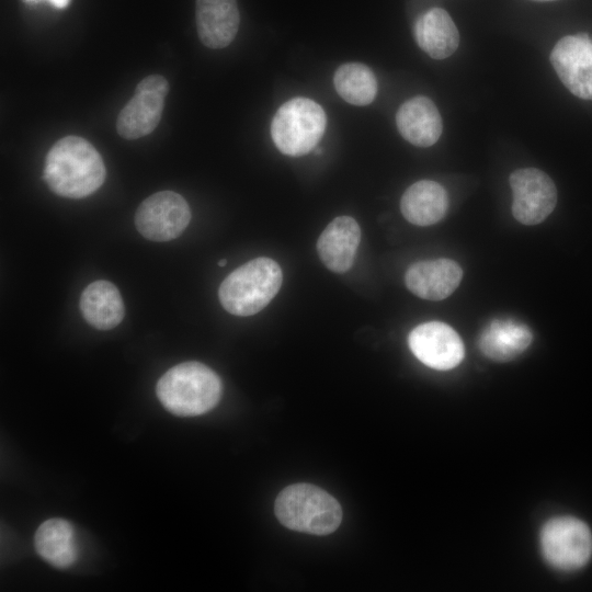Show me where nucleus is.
I'll return each instance as SVG.
<instances>
[{
	"instance_id": "nucleus-1",
	"label": "nucleus",
	"mask_w": 592,
	"mask_h": 592,
	"mask_svg": "<svg viewBox=\"0 0 592 592\" xmlns=\"http://www.w3.org/2000/svg\"><path fill=\"white\" fill-rule=\"evenodd\" d=\"M106 170L101 155L84 138L66 136L49 149L43 178L57 195L82 198L104 182Z\"/></svg>"
},
{
	"instance_id": "nucleus-2",
	"label": "nucleus",
	"mask_w": 592,
	"mask_h": 592,
	"mask_svg": "<svg viewBox=\"0 0 592 592\" xmlns=\"http://www.w3.org/2000/svg\"><path fill=\"white\" fill-rule=\"evenodd\" d=\"M221 380L200 362H184L168 369L158 380L156 394L162 406L180 417L208 412L219 401Z\"/></svg>"
},
{
	"instance_id": "nucleus-3",
	"label": "nucleus",
	"mask_w": 592,
	"mask_h": 592,
	"mask_svg": "<svg viewBox=\"0 0 592 592\" xmlns=\"http://www.w3.org/2000/svg\"><path fill=\"white\" fill-rule=\"evenodd\" d=\"M283 272L277 262L260 257L237 267L221 282L218 298L229 314L252 316L278 293Z\"/></svg>"
},
{
	"instance_id": "nucleus-4",
	"label": "nucleus",
	"mask_w": 592,
	"mask_h": 592,
	"mask_svg": "<svg viewBox=\"0 0 592 592\" xmlns=\"http://www.w3.org/2000/svg\"><path fill=\"white\" fill-rule=\"evenodd\" d=\"M275 515L287 528L314 535L334 532L342 520L339 502L323 489L310 483H294L275 500Z\"/></svg>"
},
{
	"instance_id": "nucleus-5",
	"label": "nucleus",
	"mask_w": 592,
	"mask_h": 592,
	"mask_svg": "<svg viewBox=\"0 0 592 592\" xmlns=\"http://www.w3.org/2000/svg\"><path fill=\"white\" fill-rule=\"evenodd\" d=\"M327 125L323 109L308 98H294L280 106L271 122V137L286 156L310 152L322 138Z\"/></svg>"
},
{
	"instance_id": "nucleus-6",
	"label": "nucleus",
	"mask_w": 592,
	"mask_h": 592,
	"mask_svg": "<svg viewBox=\"0 0 592 592\" xmlns=\"http://www.w3.org/2000/svg\"><path fill=\"white\" fill-rule=\"evenodd\" d=\"M540 547L546 561L556 569L571 571L583 567L592 554L589 526L573 516L549 520L540 532Z\"/></svg>"
},
{
	"instance_id": "nucleus-7",
	"label": "nucleus",
	"mask_w": 592,
	"mask_h": 592,
	"mask_svg": "<svg viewBox=\"0 0 592 592\" xmlns=\"http://www.w3.org/2000/svg\"><path fill=\"white\" fill-rule=\"evenodd\" d=\"M191 220V210L183 196L173 191H160L138 206L135 225L139 234L156 242L178 238Z\"/></svg>"
},
{
	"instance_id": "nucleus-8",
	"label": "nucleus",
	"mask_w": 592,
	"mask_h": 592,
	"mask_svg": "<svg viewBox=\"0 0 592 592\" xmlns=\"http://www.w3.org/2000/svg\"><path fill=\"white\" fill-rule=\"evenodd\" d=\"M169 83L160 75L144 78L133 98L118 114L116 129L125 139H137L150 134L161 119Z\"/></svg>"
},
{
	"instance_id": "nucleus-9",
	"label": "nucleus",
	"mask_w": 592,
	"mask_h": 592,
	"mask_svg": "<svg viewBox=\"0 0 592 592\" xmlns=\"http://www.w3.org/2000/svg\"><path fill=\"white\" fill-rule=\"evenodd\" d=\"M513 193L512 214L524 225H537L545 220L557 203L554 181L542 170L519 169L509 178Z\"/></svg>"
},
{
	"instance_id": "nucleus-10",
	"label": "nucleus",
	"mask_w": 592,
	"mask_h": 592,
	"mask_svg": "<svg viewBox=\"0 0 592 592\" xmlns=\"http://www.w3.org/2000/svg\"><path fill=\"white\" fill-rule=\"evenodd\" d=\"M408 344L421 363L439 371L456 367L465 354L458 333L441 321H429L417 326L408 335Z\"/></svg>"
},
{
	"instance_id": "nucleus-11",
	"label": "nucleus",
	"mask_w": 592,
	"mask_h": 592,
	"mask_svg": "<svg viewBox=\"0 0 592 592\" xmlns=\"http://www.w3.org/2000/svg\"><path fill=\"white\" fill-rule=\"evenodd\" d=\"M550 61L565 87L576 96L592 100V38L587 34L562 37Z\"/></svg>"
},
{
	"instance_id": "nucleus-12",
	"label": "nucleus",
	"mask_w": 592,
	"mask_h": 592,
	"mask_svg": "<svg viewBox=\"0 0 592 592\" xmlns=\"http://www.w3.org/2000/svg\"><path fill=\"white\" fill-rule=\"evenodd\" d=\"M462 277L463 270L457 262L436 259L411 264L405 274V283L415 296L436 301L453 294Z\"/></svg>"
},
{
	"instance_id": "nucleus-13",
	"label": "nucleus",
	"mask_w": 592,
	"mask_h": 592,
	"mask_svg": "<svg viewBox=\"0 0 592 592\" xmlns=\"http://www.w3.org/2000/svg\"><path fill=\"white\" fill-rule=\"evenodd\" d=\"M361 229L350 216L335 217L321 232L317 252L322 263L334 273L348 272L354 263Z\"/></svg>"
},
{
	"instance_id": "nucleus-14",
	"label": "nucleus",
	"mask_w": 592,
	"mask_h": 592,
	"mask_svg": "<svg viewBox=\"0 0 592 592\" xmlns=\"http://www.w3.org/2000/svg\"><path fill=\"white\" fill-rule=\"evenodd\" d=\"M195 16L198 37L209 48L228 46L239 29L237 0H196Z\"/></svg>"
},
{
	"instance_id": "nucleus-15",
	"label": "nucleus",
	"mask_w": 592,
	"mask_h": 592,
	"mask_svg": "<svg viewBox=\"0 0 592 592\" xmlns=\"http://www.w3.org/2000/svg\"><path fill=\"white\" fill-rule=\"evenodd\" d=\"M396 124L400 135L418 147L434 145L443 129L437 107L423 95L414 96L401 104L396 114Z\"/></svg>"
},
{
	"instance_id": "nucleus-16",
	"label": "nucleus",
	"mask_w": 592,
	"mask_h": 592,
	"mask_svg": "<svg viewBox=\"0 0 592 592\" xmlns=\"http://www.w3.org/2000/svg\"><path fill=\"white\" fill-rule=\"evenodd\" d=\"M530 328L511 318L490 321L480 332L478 346L481 353L496 362H509L522 354L531 344Z\"/></svg>"
},
{
	"instance_id": "nucleus-17",
	"label": "nucleus",
	"mask_w": 592,
	"mask_h": 592,
	"mask_svg": "<svg viewBox=\"0 0 592 592\" xmlns=\"http://www.w3.org/2000/svg\"><path fill=\"white\" fill-rule=\"evenodd\" d=\"M448 208L445 189L437 182L421 180L410 185L402 194L400 210L403 217L417 226L439 223Z\"/></svg>"
},
{
	"instance_id": "nucleus-18",
	"label": "nucleus",
	"mask_w": 592,
	"mask_h": 592,
	"mask_svg": "<svg viewBox=\"0 0 592 592\" xmlns=\"http://www.w3.org/2000/svg\"><path fill=\"white\" fill-rule=\"evenodd\" d=\"M419 47L434 59L451 56L458 47L459 33L451 15L441 8L421 14L413 29Z\"/></svg>"
},
{
	"instance_id": "nucleus-19",
	"label": "nucleus",
	"mask_w": 592,
	"mask_h": 592,
	"mask_svg": "<svg viewBox=\"0 0 592 592\" xmlns=\"http://www.w3.org/2000/svg\"><path fill=\"white\" fill-rule=\"evenodd\" d=\"M80 310L86 321L99 330L115 328L125 315L124 301L117 287L105 280L94 281L83 289Z\"/></svg>"
},
{
	"instance_id": "nucleus-20",
	"label": "nucleus",
	"mask_w": 592,
	"mask_h": 592,
	"mask_svg": "<svg viewBox=\"0 0 592 592\" xmlns=\"http://www.w3.org/2000/svg\"><path fill=\"white\" fill-rule=\"evenodd\" d=\"M37 554L52 566L66 569L77 559L78 547L72 525L62 519H49L35 532Z\"/></svg>"
},
{
	"instance_id": "nucleus-21",
	"label": "nucleus",
	"mask_w": 592,
	"mask_h": 592,
	"mask_svg": "<svg viewBox=\"0 0 592 592\" xmlns=\"http://www.w3.org/2000/svg\"><path fill=\"white\" fill-rule=\"evenodd\" d=\"M333 84L344 101L357 106L372 103L377 93L374 72L360 62L341 65L334 72Z\"/></svg>"
},
{
	"instance_id": "nucleus-22",
	"label": "nucleus",
	"mask_w": 592,
	"mask_h": 592,
	"mask_svg": "<svg viewBox=\"0 0 592 592\" xmlns=\"http://www.w3.org/2000/svg\"><path fill=\"white\" fill-rule=\"evenodd\" d=\"M26 2H31V1H35V0H24ZM54 7L58 8V9H64L66 8L70 0H48Z\"/></svg>"
},
{
	"instance_id": "nucleus-23",
	"label": "nucleus",
	"mask_w": 592,
	"mask_h": 592,
	"mask_svg": "<svg viewBox=\"0 0 592 592\" xmlns=\"http://www.w3.org/2000/svg\"><path fill=\"white\" fill-rule=\"evenodd\" d=\"M226 264H227V260H225V259H221V260L218 261L219 266H225Z\"/></svg>"
}]
</instances>
